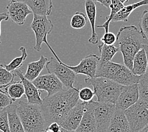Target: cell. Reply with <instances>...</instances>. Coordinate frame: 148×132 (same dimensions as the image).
<instances>
[{
	"mask_svg": "<svg viewBox=\"0 0 148 132\" xmlns=\"http://www.w3.org/2000/svg\"><path fill=\"white\" fill-rule=\"evenodd\" d=\"M79 90L76 88H66L42 99L40 107L47 127L53 122L60 123L70 110L78 103Z\"/></svg>",
	"mask_w": 148,
	"mask_h": 132,
	"instance_id": "obj_1",
	"label": "cell"
},
{
	"mask_svg": "<svg viewBox=\"0 0 148 132\" xmlns=\"http://www.w3.org/2000/svg\"><path fill=\"white\" fill-rule=\"evenodd\" d=\"M144 38L140 30L132 25L122 27L117 33L115 44L119 46L122 54L124 65L130 70L134 55L143 48Z\"/></svg>",
	"mask_w": 148,
	"mask_h": 132,
	"instance_id": "obj_2",
	"label": "cell"
},
{
	"mask_svg": "<svg viewBox=\"0 0 148 132\" xmlns=\"http://www.w3.org/2000/svg\"><path fill=\"white\" fill-rule=\"evenodd\" d=\"M17 113L25 132L46 131L47 125L39 105L20 101Z\"/></svg>",
	"mask_w": 148,
	"mask_h": 132,
	"instance_id": "obj_3",
	"label": "cell"
},
{
	"mask_svg": "<svg viewBox=\"0 0 148 132\" xmlns=\"http://www.w3.org/2000/svg\"><path fill=\"white\" fill-rule=\"evenodd\" d=\"M96 77H104L123 86L137 83L140 76L135 75L125 65L112 62H98Z\"/></svg>",
	"mask_w": 148,
	"mask_h": 132,
	"instance_id": "obj_4",
	"label": "cell"
},
{
	"mask_svg": "<svg viewBox=\"0 0 148 132\" xmlns=\"http://www.w3.org/2000/svg\"><path fill=\"white\" fill-rule=\"evenodd\" d=\"M85 82L93 86L97 101L115 104L124 87L123 85L104 77H87L85 79Z\"/></svg>",
	"mask_w": 148,
	"mask_h": 132,
	"instance_id": "obj_5",
	"label": "cell"
},
{
	"mask_svg": "<svg viewBox=\"0 0 148 132\" xmlns=\"http://www.w3.org/2000/svg\"><path fill=\"white\" fill-rule=\"evenodd\" d=\"M45 43L48 46L54 56L56 57V58H54L53 57H51L50 60L47 62L46 64L47 70L49 73L55 74L63 83V86H65L67 88H75L73 86V84L77 81V74L72 69L69 68L66 64L59 59L55 51L48 43V41H45Z\"/></svg>",
	"mask_w": 148,
	"mask_h": 132,
	"instance_id": "obj_6",
	"label": "cell"
},
{
	"mask_svg": "<svg viewBox=\"0 0 148 132\" xmlns=\"http://www.w3.org/2000/svg\"><path fill=\"white\" fill-rule=\"evenodd\" d=\"M124 111L130 131H141L148 124V111L142 100L139 99L136 103Z\"/></svg>",
	"mask_w": 148,
	"mask_h": 132,
	"instance_id": "obj_7",
	"label": "cell"
},
{
	"mask_svg": "<svg viewBox=\"0 0 148 132\" xmlns=\"http://www.w3.org/2000/svg\"><path fill=\"white\" fill-rule=\"evenodd\" d=\"M115 107V104L95 100L94 114L96 121V132H106L108 131Z\"/></svg>",
	"mask_w": 148,
	"mask_h": 132,
	"instance_id": "obj_8",
	"label": "cell"
},
{
	"mask_svg": "<svg viewBox=\"0 0 148 132\" xmlns=\"http://www.w3.org/2000/svg\"><path fill=\"white\" fill-rule=\"evenodd\" d=\"M31 28L36 36V44L34 49L37 52H40L42 49V44L47 40V36L53 30V23L47 16L34 14Z\"/></svg>",
	"mask_w": 148,
	"mask_h": 132,
	"instance_id": "obj_9",
	"label": "cell"
},
{
	"mask_svg": "<svg viewBox=\"0 0 148 132\" xmlns=\"http://www.w3.org/2000/svg\"><path fill=\"white\" fill-rule=\"evenodd\" d=\"M9 19L18 26L24 24L27 17L32 13V10L25 1L11 0L6 6Z\"/></svg>",
	"mask_w": 148,
	"mask_h": 132,
	"instance_id": "obj_10",
	"label": "cell"
},
{
	"mask_svg": "<svg viewBox=\"0 0 148 132\" xmlns=\"http://www.w3.org/2000/svg\"><path fill=\"white\" fill-rule=\"evenodd\" d=\"M32 83L39 90L46 91L48 95H51L63 89V84L53 73L39 76L32 81Z\"/></svg>",
	"mask_w": 148,
	"mask_h": 132,
	"instance_id": "obj_11",
	"label": "cell"
},
{
	"mask_svg": "<svg viewBox=\"0 0 148 132\" xmlns=\"http://www.w3.org/2000/svg\"><path fill=\"white\" fill-rule=\"evenodd\" d=\"M85 104V102L79 101L59 123L66 131H75L82 120Z\"/></svg>",
	"mask_w": 148,
	"mask_h": 132,
	"instance_id": "obj_12",
	"label": "cell"
},
{
	"mask_svg": "<svg viewBox=\"0 0 148 132\" xmlns=\"http://www.w3.org/2000/svg\"><path fill=\"white\" fill-rule=\"evenodd\" d=\"M99 60V57L97 55L95 54H90L82 59L78 65L71 66L66 64V66L76 74H84L90 78H93L96 77Z\"/></svg>",
	"mask_w": 148,
	"mask_h": 132,
	"instance_id": "obj_13",
	"label": "cell"
},
{
	"mask_svg": "<svg viewBox=\"0 0 148 132\" xmlns=\"http://www.w3.org/2000/svg\"><path fill=\"white\" fill-rule=\"evenodd\" d=\"M139 98L137 83L124 86L123 89L116 100L115 106L119 109L125 111L136 103Z\"/></svg>",
	"mask_w": 148,
	"mask_h": 132,
	"instance_id": "obj_14",
	"label": "cell"
},
{
	"mask_svg": "<svg viewBox=\"0 0 148 132\" xmlns=\"http://www.w3.org/2000/svg\"><path fill=\"white\" fill-rule=\"evenodd\" d=\"M94 106L95 100H90L86 102L85 109L83 116L77 132H96V121L95 114H94Z\"/></svg>",
	"mask_w": 148,
	"mask_h": 132,
	"instance_id": "obj_15",
	"label": "cell"
},
{
	"mask_svg": "<svg viewBox=\"0 0 148 132\" xmlns=\"http://www.w3.org/2000/svg\"><path fill=\"white\" fill-rule=\"evenodd\" d=\"M15 71L16 75L17 76L23 83L25 90V95L27 102L30 104L41 105L42 99L41 97V90H38L32 81H29L24 76V74L21 70L16 69Z\"/></svg>",
	"mask_w": 148,
	"mask_h": 132,
	"instance_id": "obj_16",
	"label": "cell"
},
{
	"mask_svg": "<svg viewBox=\"0 0 148 132\" xmlns=\"http://www.w3.org/2000/svg\"><path fill=\"white\" fill-rule=\"evenodd\" d=\"M108 131H130L129 123L127 119L125 111L115 107V112L111 120Z\"/></svg>",
	"mask_w": 148,
	"mask_h": 132,
	"instance_id": "obj_17",
	"label": "cell"
},
{
	"mask_svg": "<svg viewBox=\"0 0 148 132\" xmlns=\"http://www.w3.org/2000/svg\"><path fill=\"white\" fill-rule=\"evenodd\" d=\"M84 6L87 17L89 20L92 29V35L89 39V42L93 45H96L99 41L98 36L96 32V2L95 0H85Z\"/></svg>",
	"mask_w": 148,
	"mask_h": 132,
	"instance_id": "obj_18",
	"label": "cell"
},
{
	"mask_svg": "<svg viewBox=\"0 0 148 132\" xmlns=\"http://www.w3.org/2000/svg\"><path fill=\"white\" fill-rule=\"evenodd\" d=\"M33 14L49 16L53 8V0H25Z\"/></svg>",
	"mask_w": 148,
	"mask_h": 132,
	"instance_id": "obj_19",
	"label": "cell"
},
{
	"mask_svg": "<svg viewBox=\"0 0 148 132\" xmlns=\"http://www.w3.org/2000/svg\"><path fill=\"white\" fill-rule=\"evenodd\" d=\"M10 132H24L21 118L17 113V106L12 104L6 107Z\"/></svg>",
	"mask_w": 148,
	"mask_h": 132,
	"instance_id": "obj_20",
	"label": "cell"
},
{
	"mask_svg": "<svg viewBox=\"0 0 148 132\" xmlns=\"http://www.w3.org/2000/svg\"><path fill=\"white\" fill-rule=\"evenodd\" d=\"M147 67V60L145 50L140 49L134 55L132 60V67L131 70L135 75L140 76L145 74Z\"/></svg>",
	"mask_w": 148,
	"mask_h": 132,
	"instance_id": "obj_21",
	"label": "cell"
},
{
	"mask_svg": "<svg viewBox=\"0 0 148 132\" xmlns=\"http://www.w3.org/2000/svg\"><path fill=\"white\" fill-rule=\"evenodd\" d=\"M144 5H148V0H141L139 2L133 3V4L123 6L114 16L112 22H127L129 20V16L134 11V10Z\"/></svg>",
	"mask_w": 148,
	"mask_h": 132,
	"instance_id": "obj_22",
	"label": "cell"
},
{
	"mask_svg": "<svg viewBox=\"0 0 148 132\" xmlns=\"http://www.w3.org/2000/svg\"><path fill=\"white\" fill-rule=\"evenodd\" d=\"M48 61V58L44 55H41L38 61L29 63L27 69L24 75L25 78L31 81L36 79L39 76L40 73L46 67V64Z\"/></svg>",
	"mask_w": 148,
	"mask_h": 132,
	"instance_id": "obj_23",
	"label": "cell"
},
{
	"mask_svg": "<svg viewBox=\"0 0 148 132\" xmlns=\"http://www.w3.org/2000/svg\"><path fill=\"white\" fill-rule=\"evenodd\" d=\"M1 88L10 97L13 102H15L16 100L21 99L25 94L24 87L21 80L15 82L13 81L8 86Z\"/></svg>",
	"mask_w": 148,
	"mask_h": 132,
	"instance_id": "obj_24",
	"label": "cell"
},
{
	"mask_svg": "<svg viewBox=\"0 0 148 132\" xmlns=\"http://www.w3.org/2000/svg\"><path fill=\"white\" fill-rule=\"evenodd\" d=\"M98 48L101 53L99 62L101 63L111 61L115 54L120 51L119 47L115 46V45H107L103 43L99 45Z\"/></svg>",
	"mask_w": 148,
	"mask_h": 132,
	"instance_id": "obj_25",
	"label": "cell"
},
{
	"mask_svg": "<svg viewBox=\"0 0 148 132\" xmlns=\"http://www.w3.org/2000/svg\"><path fill=\"white\" fill-rule=\"evenodd\" d=\"M123 4L120 0H111V5L110 9L111 12L110 15L106 17V22L103 25L97 26V28H103L105 30V32L109 31V26L110 22L112 21V19L115 15L116 13L119 11L123 6Z\"/></svg>",
	"mask_w": 148,
	"mask_h": 132,
	"instance_id": "obj_26",
	"label": "cell"
},
{
	"mask_svg": "<svg viewBox=\"0 0 148 132\" xmlns=\"http://www.w3.org/2000/svg\"><path fill=\"white\" fill-rule=\"evenodd\" d=\"M19 50L21 51L22 55L21 56L16 57L14 59H13L8 64L3 65L6 69H7L10 72H15V70L19 69L22 65L24 61L26 60L27 57V53L26 49L24 46H21Z\"/></svg>",
	"mask_w": 148,
	"mask_h": 132,
	"instance_id": "obj_27",
	"label": "cell"
},
{
	"mask_svg": "<svg viewBox=\"0 0 148 132\" xmlns=\"http://www.w3.org/2000/svg\"><path fill=\"white\" fill-rule=\"evenodd\" d=\"M15 74L10 72L3 64H0V88H5L14 81Z\"/></svg>",
	"mask_w": 148,
	"mask_h": 132,
	"instance_id": "obj_28",
	"label": "cell"
},
{
	"mask_svg": "<svg viewBox=\"0 0 148 132\" xmlns=\"http://www.w3.org/2000/svg\"><path fill=\"white\" fill-rule=\"evenodd\" d=\"M87 23V16L82 12H77L71 19L70 26L75 29H80L84 28Z\"/></svg>",
	"mask_w": 148,
	"mask_h": 132,
	"instance_id": "obj_29",
	"label": "cell"
},
{
	"mask_svg": "<svg viewBox=\"0 0 148 132\" xmlns=\"http://www.w3.org/2000/svg\"><path fill=\"white\" fill-rule=\"evenodd\" d=\"M139 90V99L144 100L148 98V74L145 73L140 76L137 83Z\"/></svg>",
	"mask_w": 148,
	"mask_h": 132,
	"instance_id": "obj_30",
	"label": "cell"
},
{
	"mask_svg": "<svg viewBox=\"0 0 148 132\" xmlns=\"http://www.w3.org/2000/svg\"><path fill=\"white\" fill-rule=\"evenodd\" d=\"M95 95V91L89 87H84L79 90V100L87 102L93 99Z\"/></svg>",
	"mask_w": 148,
	"mask_h": 132,
	"instance_id": "obj_31",
	"label": "cell"
},
{
	"mask_svg": "<svg viewBox=\"0 0 148 132\" xmlns=\"http://www.w3.org/2000/svg\"><path fill=\"white\" fill-rule=\"evenodd\" d=\"M139 28L144 38H148V10H144L141 15L139 21Z\"/></svg>",
	"mask_w": 148,
	"mask_h": 132,
	"instance_id": "obj_32",
	"label": "cell"
},
{
	"mask_svg": "<svg viewBox=\"0 0 148 132\" xmlns=\"http://www.w3.org/2000/svg\"><path fill=\"white\" fill-rule=\"evenodd\" d=\"M0 131L3 132H10L6 108L0 110Z\"/></svg>",
	"mask_w": 148,
	"mask_h": 132,
	"instance_id": "obj_33",
	"label": "cell"
},
{
	"mask_svg": "<svg viewBox=\"0 0 148 132\" xmlns=\"http://www.w3.org/2000/svg\"><path fill=\"white\" fill-rule=\"evenodd\" d=\"M13 102L10 97L0 88V109H4Z\"/></svg>",
	"mask_w": 148,
	"mask_h": 132,
	"instance_id": "obj_34",
	"label": "cell"
},
{
	"mask_svg": "<svg viewBox=\"0 0 148 132\" xmlns=\"http://www.w3.org/2000/svg\"><path fill=\"white\" fill-rule=\"evenodd\" d=\"M116 40V36L114 33L112 32H106L101 38V42L107 45H115Z\"/></svg>",
	"mask_w": 148,
	"mask_h": 132,
	"instance_id": "obj_35",
	"label": "cell"
},
{
	"mask_svg": "<svg viewBox=\"0 0 148 132\" xmlns=\"http://www.w3.org/2000/svg\"><path fill=\"white\" fill-rule=\"evenodd\" d=\"M62 127L57 122H53L50 123L46 128V131L48 132H62Z\"/></svg>",
	"mask_w": 148,
	"mask_h": 132,
	"instance_id": "obj_36",
	"label": "cell"
},
{
	"mask_svg": "<svg viewBox=\"0 0 148 132\" xmlns=\"http://www.w3.org/2000/svg\"><path fill=\"white\" fill-rule=\"evenodd\" d=\"M9 19V17L7 13H0V44L1 43V22L3 20L7 21Z\"/></svg>",
	"mask_w": 148,
	"mask_h": 132,
	"instance_id": "obj_37",
	"label": "cell"
},
{
	"mask_svg": "<svg viewBox=\"0 0 148 132\" xmlns=\"http://www.w3.org/2000/svg\"><path fill=\"white\" fill-rule=\"evenodd\" d=\"M96 3H99L103 6L107 8H110L111 5V0H95Z\"/></svg>",
	"mask_w": 148,
	"mask_h": 132,
	"instance_id": "obj_38",
	"label": "cell"
},
{
	"mask_svg": "<svg viewBox=\"0 0 148 132\" xmlns=\"http://www.w3.org/2000/svg\"><path fill=\"white\" fill-rule=\"evenodd\" d=\"M143 48L144 49L146 53V57H147V70H146V73L148 74V46L146 45H144Z\"/></svg>",
	"mask_w": 148,
	"mask_h": 132,
	"instance_id": "obj_39",
	"label": "cell"
},
{
	"mask_svg": "<svg viewBox=\"0 0 148 132\" xmlns=\"http://www.w3.org/2000/svg\"><path fill=\"white\" fill-rule=\"evenodd\" d=\"M139 100H140V99H139ZM140 100L143 101L144 106H145V107L146 108V109L148 111V98H147V99H144V100Z\"/></svg>",
	"mask_w": 148,
	"mask_h": 132,
	"instance_id": "obj_40",
	"label": "cell"
},
{
	"mask_svg": "<svg viewBox=\"0 0 148 132\" xmlns=\"http://www.w3.org/2000/svg\"><path fill=\"white\" fill-rule=\"evenodd\" d=\"M141 131H143V132H148V124L146 125V126L144 127L143 129Z\"/></svg>",
	"mask_w": 148,
	"mask_h": 132,
	"instance_id": "obj_41",
	"label": "cell"
},
{
	"mask_svg": "<svg viewBox=\"0 0 148 132\" xmlns=\"http://www.w3.org/2000/svg\"><path fill=\"white\" fill-rule=\"evenodd\" d=\"M144 44L148 46V38H144Z\"/></svg>",
	"mask_w": 148,
	"mask_h": 132,
	"instance_id": "obj_42",
	"label": "cell"
},
{
	"mask_svg": "<svg viewBox=\"0 0 148 132\" xmlns=\"http://www.w3.org/2000/svg\"><path fill=\"white\" fill-rule=\"evenodd\" d=\"M120 1L122 2L123 4H124V3H125L128 2V1H129V0H120Z\"/></svg>",
	"mask_w": 148,
	"mask_h": 132,
	"instance_id": "obj_43",
	"label": "cell"
}]
</instances>
